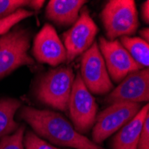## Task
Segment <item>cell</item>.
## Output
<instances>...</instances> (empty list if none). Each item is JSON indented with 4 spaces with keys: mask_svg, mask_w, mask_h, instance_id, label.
Returning a JSON list of instances; mask_svg holds the SVG:
<instances>
[{
    "mask_svg": "<svg viewBox=\"0 0 149 149\" xmlns=\"http://www.w3.org/2000/svg\"><path fill=\"white\" fill-rule=\"evenodd\" d=\"M80 77L88 91L93 94L104 95L113 88L97 42H94L83 54L81 58Z\"/></svg>",
    "mask_w": 149,
    "mask_h": 149,
    "instance_id": "cell-7",
    "label": "cell"
},
{
    "mask_svg": "<svg viewBox=\"0 0 149 149\" xmlns=\"http://www.w3.org/2000/svg\"><path fill=\"white\" fill-rule=\"evenodd\" d=\"M85 3L83 0H51L46 8V16L60 26L74 24Z\"/></svg>",
    "mask_w": 149,
    "mask_h": 149,
    "instance_id": "cell-13",
    "label": "cell"
},
{
    "mask_svg": "<svg viewBox=\"0 0 149 149\" xmlns=\"http://www.w3.org/2000/svg\"><path fill=\"white\" fill-rule=\"evenodd\" d=\"M29 1L23 0H0V19H3L16 10L28 6Z\"/></svg>",
    "mask_w": 149,
    "mask_h": 149,
    "instance_id": "cell-19",
    "label": "cell"
},
{
    "mask_svg": "<svg viewBox=\"0 0 149 149\" xmlns=\"http://www.w3.org/2000/svg\"><path fill=\"white\" fill-rule=\"evenodd\" d=\"M140 36H141V38L146 43H148V38H149V31H148V28H146V29H143L140 31Z\"/></svg>",
    "mask_w": 149,
    "mask_h": 149,
    "instance_id": "cell-23",
    "label": "cell"
},
{
    "mask_svg": "<svg viewBox=\"0 0 149 149\" xmlns=\"http://www.w3.org/2000/svg\"><path fill=\"white\" fill-rule=\"evenodd\" d=\"M100 16L108 40L130 37L136 33L139 26L138 11L133 0L108 1Z\"/></svg>",
    "mask_w": 149,
    "mask_h": 149,
    "instance_id": "cell-4",
    "label": "cell"
},
{
    "mask_svg": "<svg viewBox=\"0 0 149 149\" xmlns=\"http://www.w3.org/2000/svg\"><path fill=\"white\" fill-rule=\"evenodd\" d=\"M32 54L35 59L42 63L56 67L67 61L65 48L55 28L45 24L34 38Z\"/></svg>",
    "mask_w": 149,
    "mask_h": 149,
    "instance_id": "cell-11",
    "label": "cell"
},
{
    "mask_svg": "<svg viewBox=\"0 0 149 149\" xmlns=\"http://www.w3.org/2000/svg\"><path fill=\"white\" fill-rule=\"evenodd\" d=\"M68 111L75 130L81 135L89 132L96 121L97 104L79 73L76 75L73 81Z\"/></svg>",
    "mask_w": 149,
    "mask_h": 149,
    "instance_id": "cell-5",
    "label": "cell"
},
{
    "mask_svg": "<svg viewBox=\"0 0 149 149\" xmlns=\"http://www.w3.org/2000/svg\"><path fill=\"white\" fill-rule=\"evenodd\" d=\"M149 99L148 68L128 74L117 88L104 98L108 104L114 103H142Z\"/></svg>",
    "mask_w": 149,
    "mask_h": 149,
    "instance_id": "cell-10",
    "label": "cell"
},
{
    "mask_svg": "<svg viewBox=\"0 0 149 149\" xmlns=\"http://www.w3.org/2000/svg\"><path fill=\"white\" fill-rule=\"evenodd\" d=\"M33 15V12L24 8H20L16 10L12 15L0 19V36L8 32L13 26L20 22L21 21Z\"/></svg>",
    "mask_w": 149,
    "mask_h": 149,
    "instance_id": "cell-16",
    "label": "cell"
},
{
    "mask_svg": "<svg viewBox=\"0 0 149 149\" xmlns=\"http://www.w3.org/2000/svg\"><path fill=\"white\" fill-rule=\"evenodd\" d=\"M18 116L29 123L38 135L55 145L76 149H104L77 132L69 121L56 112L22 106Z\"/></svg>",
    "mask_w": 149,
    "mask_h": 149,
    "instance_id": "cell-1",
    "label": "cell"
},
{
    "mask_svg": "<svg viewBox=\"0 0 149 149\" xmlns=\"http://www.w3.org/2000/svg\"><path fill=\"white\" fill-rule=\"evenodd\" d=\"M31 33L16 28L0 36V79L22 65H31L34 60L28 55Z\"/></svg>",
    "mask_w": 149,
    "mask_h": 149,
    "instance_id": "cell-3",
    "label": "cell"
},
{
    "mask_svg": "<svg viewBox=\"0 0 149 149\" xmlns=\"http://www.w3.org/2000/svg\"><path fill=\"white\" fill-rule=\"evenodd\" d=\"M23 145L26 149H61L51 146L42 139L38 137L32 131H28L26 133Z\"/></svg>",
    "mask_w": 149,
    "mask_h": 149,
    "instance_id": "cell-18",
    "label": "cell"
},
{
    "mask_svg": "<svg viewBox=\"0 0 149 149\" xmlns=\"http://www.w3.org/2000/svg\"><path fill=\"white\" fill-rule=\"evenodd\" d=\"M138 149H149V114L144 121L138 143Z\"/></svg>",
    "mask_w": 149,
    "mask_h": 149,
    "instance_id": "cell-20",
    "label": "cell"
},
{
    "mask_svg": "<svg viewBox=\"0 0 149 149\" xmlns=\"http://www.w3.org/2000/svg\"><path fill=\"white\" fill-rule=\"evenodd\" d=\"M75 75L70 66H60L42 74L35 87L38 101L56 110L68 111L70 95Z\"/></svg>",
    "mask_w": 149,
    "mask_h": 149,
    "instance_id": "cell-2",
    "label": "cell"
},
{
    "mask_svg": "<svg viewBox=\"0 0 149 149\" xmlns=\"http://www.w3.org/2000/svg\"><path fill=\"white\" fill-rule=\"evenodd\" d=\"M21 107V101L15 98L0 99V139L12 134L20 127L15 120V114Z\"/></svg>",
    "mask_w": 149,
    "mask_h": 149,
    "instance_id": "cell-14",
    "label": "cell"
},
{
    "mask_svg": "<svg viewBox=\"0 0 149 149\" xmlns=\"http://www.w3.org/2000/svg\"><path fill=\"white\" fill-rule=\"evenodd\" d=\"M123 47L129 52L130 56L141 69H146L149 65V46L141 38L121 37L120 42Z\"/></svg>",
    "mask_w": 149,
    "mask_h": 149,
    "instance_id": "cell-15",
    "label": "cell"
},
{
    "mask_svg": "<svg viewBox=\"0 0 149 149\" xmlns=\"http://www.w3.org/2000/svg\"><path fill=\"white\" fill-rule=\"evenodd\" d=\"M149 114L148 104L143 106L138 114L125 124L112 140L113 149H138V143L144 121Z\"/></svg>",
    "mask_w": 149,
    "mask_h": 149,
    "instance_id": "cell-12",
    "label": "cell"
},
{
    "mask_svg": "<svg viewBox=\"0 0 149 149\" xmlns=\"http://www.w3.org/2000/svg\"><path fill=\"white\" fill-rule=\"evenodd\" d=\"M98 43L108 74L115 83H120L128 74L141 70L118 40H108L100 37Z\"/></svg>",
    "mask_w": 149,
    "mask_h": 149,
    "instance_id": "cell-9",
    "label": "cell"
},
{
    "mask_svg": "<svg viewBox=\"0 0 149 149\" xmlns=\"http://www.w3.org/2000/svg\"><path fill=\"white\" fill-rule=\"evenodd\" d=\"M142 108L139 103H114L96 117L92 139L97 145L101 144L112 134L123 128L138 114Z\"/></svg>",
    "mask_w": 149,
    "mask_h": 149,
    "instance_id": "cell-6",
    "label": "cell"
},
{
    "mask_svg": "<svg viewBox=\"0 0 149 149\" xmlns=\"http://www.w3.org/2000/svg\"><path fill=\"white\" fill-rule=\"evenodd\" d=\"M141 17L146 23L149 22V2L146 1L141 6Z\"/></svg>",
    "mask_w": 149,
    "mask_h": 149,
    "instance_id": "cell-21",
    "label": "cell"
},
{
    "mask_svg": "<svg viewBox=\"0 0 149 149\" xmlns=\"http://www.w3.org/2000/svg\"><path fill=\"white\" fill-rule=\"evenodd\" d=\"M80 15L72 28L63 34L67 61L72 62L85 53L93 44L98 28L87 8L80 10Z\"/></svg>",
    "mask_w": 149,
    "mask_h": 149,
    "instance_id": "cell-8",
    "label": "cell"
},
{
    "mask_svg": "<svg viewBox=\"0 0 149 149\" xmlns=\"http://www.w3.org/2000/svg\"><path fill=\"white\" fill-rule=\"evenodd\" d=\"M44 1L43 0H32V1H29V5H28V6L29 7H31V9H33V10H35V11H38L39 9H41V7L43 6V5H44Z\"/></svg>",
    "mask_w": 149,
    "mask_h": 149,
    "instance_id": "cell-22",
    "label": "cell"
},
{
    "mask_svg": "<svg viewBox=\"0 0 149 149\" xmlns=\"http://www.w3.org/2000/svg\"><path fill=\"white\" fill-rule=\"evenodd\" d=\"M24 131L25 126L20 125L15 132L2 138L0 140V149H24Z\"/></svg>",
    "mask_w": 149,
    "mask_h": 149,
    "instance_id": "cell-17",
    "label": "cell"
}]
</instances>
